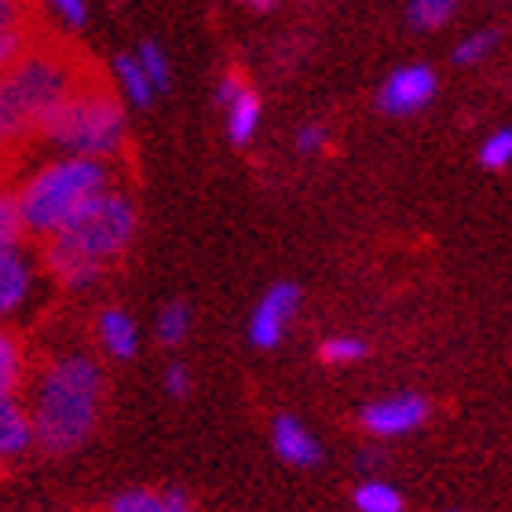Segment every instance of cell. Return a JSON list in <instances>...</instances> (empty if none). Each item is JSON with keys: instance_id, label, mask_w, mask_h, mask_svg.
<instances>
[{"instance_id": "1", "label": "cell", "mask_w": 512, "mask_h": 512, "mask_svg": "<svg viewBox=\"0 0 512 512\" xmlns=\"http://www.w3.org/2000/svg\"><path fill=\"white\" fill-rule=\"evenodd\" d=\"M103 399H107V377L96 355L63 352L52 363H44L26 406L37 450L63 458L85 447L96 436Z\"/></svg>"}, {"instance_id": "2", "label": "cell", "mask_w": 512, "mask_h": 512, "mask_svg": "<svg viewBox=\"0 0 512 512\" xmlns=\"http://www.w3.org/2000/svg\"><path fill=\"white\" fill-rule=\"evenodd\" d=\"M136 238V205L121 191H103L44 246L48 275L66 289H88L118 264Z\"/></svg>"}, {"instance_id": "3", "label": "cell", "mask_w": 512, "mask_h": 512, "mask_svg": "<svg viewBox=\"0 0 512 512\" xmlns=\"http://www.w3.org/2000/svg\"><path fill=\"white\" fill-rule=\"evenodd\" d=\"M88 81H92V70L74 48L55 41H33L19 63L8 74H0V107L8 118L11 139L37 132Z\"/></svg>"}, {"instance_id": "4", "label": "cell", "mask_w": 512, "mask_h": 512, "mask_svg": "<svg viewBox=\"0 0 512 512\" xmlns=\"http://www.w3.org/2000/svg\"><path fill=\"white\" fill-rule=\"evenodd\" d=\"M110 191L107 161L92 158H55L33 172L15 194L22 220V235L55 238L70 220H74L88 202Z\"/></svg>"}, {"instance_id": "5", "label": "cell", "mask_w": 512, "mask_h": 512, "mask_svg": "<svg viewBox=\"0 0 512 512\" xmlns=\"http://www.w3.org/2000/svg\"><path fill=\"white\" fill-rule=\"evenodd\" d=\"M37 132L63 150V158L107 161L125 147L128 128L118 96L99 85V77H92Z\"/></svg>"}, {"instance_id": "6", "label": "cell", "mask_w": 512, "mask_h": 512, "mask_svg": "<svg viewBox=\"0 0 512 512\" xmlns=\"http://www.w3.org/2000/svg\"><path fill=\"white\" fill-rule=\"evenodd\" d=\"M37 289V260L22 242H8L0 246V322L8 326L19 311L33 300Z\"/></svg>"}, {"instance_id": "7", "label": "cell", "mask_w": 512, "mask_h": 512, "mask_svg": "<svg viewBox=\"0 0 512 512\" xmlns=\"http://www.w3.org/2000/svg\"><path fill=\"white\" fill-rule=\"evenodd\" d=\"M297 308H300V289L293 286V282H278V286H271L264 297H260V304L253 308V319H249V341H253L256 348H264V352L278 348L289 330V322H293V315H297Z\"/></svg>"}, {"instance_id": "8", "label": "cell", "mask_w": 512, "mask_h": 512, "mask_svg": "<svg viewBox=\"0 0 512 512\" xmlns=\"http://www.w3.org/2000/svg\"><path fill=\"white\" fill-rule=\"evenodd\" d=\"M363 428L377 439H395L406 436V432H417V428L428 421V399L414 392H399L388 395V399H377L363 410Z\"/></svg>"}, {"instance_id": "9", "label": "cell", "mask_w": 512, "mask_h": 512, "mask_svg": "<svg viewBox=\"0 0 512 512\" xmlns=\"http://www.w3.org/2000/svg\"><path fill=\"white\" fill-rule=\"evenodd\" d=\"M33 41V0H0V74H8Z\"/></svg>"}, {"instance_id": "10", "label": "cell", "mask_w": 512, "mask_h": 512, "mask_svg": "<svg viewBox=\"0 0 512 512\" xmlns=\"http://www.w3.org/2000/svg\"><path fill=\"white\" fill-rule=\"evenodd\" d=\"M436 96V77L428 66H403L381 88V107L392 114H414Z\"/></svg>"}, {"instance_id": "11", "label": "cell", "mask_w": 512, "mask_h": 512, "mask_svg": "<svg viewBox=\"0 0 512 512\" xmlns=\"http://www.w3.org/2000/svg\"><path fill=\"white\" fill-rule=\"evenodd\" d=\"M271 447L293 469H311V465L322 461L319 439L311 436L308 428H304V421H297L293 414H278L271 421Z\"/></svg>"}, {"instance_id": "12", "label": "cell", "mask_w": 512, "mask_h": 512, "mask_svg": "<svg viewBox=\"0 0 512 512\" xmlns=\"http://www.w3.org/2000/svg\"><path fill=\"white\" fill-rule=\"evenodd\" d=\"M96 337H99V344H103V352H107L110 359H118V363L136 359V352H139V326H136V319H132L125 308L99 311Z\"/></svg>"}, {"instance_id": "13", "label": "cell", "mask_w": 512, "mask_h": 512, "mask_svg": "<svg viewBox=\"0 0 512 512\" xmlns=\"http://www.w3.org/2000/svg\"><path fill=\"white\" fill-rule=\"evenodd\" d=\"M30 381V355H26V344L11 326L0 322V395H11L19 399V392Z\"/></svg>"}, {"instance_id": "14", "label": "cell", "mask_w": 512, "mask_h": 512, "mask_svg": "<svg viewBox=\"0 0 512 512\" xmlns=\"http://www.w3.org/2000/svg\"><path fill=\"white\" fill-rule=\"evenodd\" d=\"M30 447H33V432H30L26 403L11 399V395H0V461L22 458Z\"/></svg>"}, {"instance_id": "15", "label": "cell", "mask_w": 512, "mask_h": 512, "mask_svg": "<svg viewBox=\"0 0 512 512\" xmlns=\"http://www.w3.org/2000/svg\"><path fill=\"white\" fill-rule=\"evenodd\" d=\"M107 512H191V502L180 491H150V487H132L121 491Z\"/></svg>"}, {"instance_id": "16", "label": "cell", "mask_w": 512, "mask_h": 512, "mask_svg": "<svg viewBox=\"0 0 512 512\" xmlns=\"http://www.w3.org/2000/svg\"><path fill=\"white\" fill-rule=\"evenodd\" d=\"M224 110H227V132H231V139H235L238 147L249 143L256 136V128H260V99H256V92L242 88Z\"/></svg>"}, {"instance_id": "17", "label": "cell", "mask_w": 512, "mask_h": 512, "mask_svg": "<svg viewBox=\"0 0 512 512\" xmlns=\"http://www.w3.org/2000/svg\"><path fill=\"white\" fill-rule=\"evenodd\" d=\"M114 77H118L121 96H125L132 107H147L150 99H154V88L147 85V77L139 70L136 55H118V59H114Z\"/></svg>"}, {"instance_id": "18", "label": "cell", "mask_w": 512, "mask_h": 512, "mask_svg": "<svg viewBox=\"0 0 512 512\" xmlns=\"http://www.w3.org/2000/svg\"><path fill=\"white\" fill-rule=\"evenodd\" d=\"M355 509L359 512H403V494L384 480H363L355 487Z\"/></svg>"}, {"instance_id": "19", "label": "cell", "mask_w": 512, "mask_h": 512, "mask_svg": "<svg viewBox=\"0 0 512 512\" xmlns=\"http://www.w3.org/2000/svg\"><path fill=\"white\" fill-rule=\"evenodd\" d=\"M158 341L165 348H176V344L187 341V333H191V308L183 304V300H172L165 308L158 311Z\"/></svg>"}, {"instance_id": "20", "label": "cell", "mask_w": 512, "mask_h": 512, "mask_svg": "<svg viewBox=\"0 0 512 512\" xmlns=\"http://www.w3.org/2000/svg\"><path fill=\"white\" fill-rule=\"evenodd\" d=\"M136 63H139V70H143V77H147V85L154 88V92H165V88H169L172 70H169V59H165V52H161V44H154V41L139 44Z\"/></svg>"}, {"instance_id": "21", "label": "cell", "mask_w": 512, "mask_h": 512, "mask_svg": "<svg viewBox=\"0 0 512 512\" xmlns=\"http://www.w3.org/2000/svg\"><path fill=\"white\" fill-rule=\"evenodd\" d=\"M319 355H322V363H330V366L359 363V359L366 355V341H359V337H348V333H341V337H330V341H322Z\"/></svg>"}, {"instance_id": "22", "label": "cell", "mask_w": 512, "mask_h": 512, "mask_svg": "<svg viewBox=\"0 0 512 512\" xmlns=\"http://www.w3.org/2000/svg\"><path fill=\"white\" fill-rule=\"evenodd\" d=\"M454 15V0H410V22L421 30H436Z\"/></svg>"}, {"instance_id": "23", "label": "cell", "mask_w": 512, "mask_h": 512, "mask_svg": "<svg viewBox=\"0 0 512 512\" xmlns=\"http://www.w3.org/2000/svg\"><path fill=\"white\" fill-rule=\"evenodd\" d=\"M8 242H22V220L15 194L0 187V246H8Z\"/></svg>"}, {"instance_id": "24", "label": "cell", "mask_w": 512, "mask_h": 512, "mask_svg": "<svg viewBox=\"0 0 512 512\" xmlns=\"http://www.w3.org/2000/svg\"><path fill=\"white\" fill-rule=\"evenodd\" d=\"M480 161L487 169H505L512 161V128H502V132H494L480 150Z\"/></svg>"}, {"instance_id": "25", "label": "cell", "mask_w": 512, "mask_h": 512, "mask_svg": "<svg viewBox=\"0 0 512 512\" xmlns=\"http://www.w3.org/2000/svg\"><path fill=\"white\" fill-rule=\"evenodd\" d=\"M494 44H498V37L494 33H472V37H465V41L458 44V63H476V59H483V55L491 52Z\"/></svg>"}, {"instance_id": "26", "label": "cell", "mask_w": 512, "mask_h": 512, "mask_svg": "<svg viewBox=\"0 0 512 512\" xmlns=\"http://www.w3.org/2000/svg\"><path fill=\"white\" fill-rule=\"evenodd\" d=\"M48 8L59 15V22H66V26H85L88 19V4L85 0H44Z\"/></svg>"}, {"instance_id": "27", "label": "cell", "mask_w": 512, "mask_h": 512, "mask_svg": "<svg viewBox=\"0 0 512 512\" xmlns=\"http://www.w3.org/2000/svg\"><path fill=\"white\" fill-rule=\"evenodd\" d=\"M165 392L172 399H187L191 395V370L183 363H169V370H165Z\"/></svg>"}, {"instance_id": "28", "label": "cell", "mask_w": 512, "mask_h": 512, "mask_svg": "<svg viewBox=\"0 0 512 512\" xmlns=\"http://www.w3.org/2000/svg\"><path fill=\"white\" fill-rule=\"evenodd\" d=\"M322 143H326V128H322V125H304L297 132V150H300V154H315V150H322Z\"/></svg>"}, {"instance_id": "29", "label": "cell", "mask_w": 512, "mask_h": 512, "mask_svg": "<svg viewBox=\"0 0 512 512\" xmlns=\"http://www.w3.org/2000/svg\"><path fill=\"white\" fill-rule=\"evenodd\" d=\"M8 143H11V128H8V118H4V107H0V158H4Z\"/></svg>"}, {"instance_id": "30", "label": "cell", "mask_w": 512, "mask_h": 512, "mask_svg": "<svg viewBox=\"0 0 512 512\" xmlns=\"http://www.w3.org/2000/svg\"><path fill=\"white\" fill-rule=\"evenodd\" d=\"M242 4H249V8H271L275 0H242Z\"/></svg>"}, {"instance_id": "31", "label": "cell", "mask_w": 512, "mask_h": 512, "mask_svg": "<svg viewBox=\"0 0 512 512\" xmlns=\"http://www.w3.org/2000/svg\"><path fill=\"white\" fill-rule=\"evenodd\" d=\"M0 465H4V461H0Z\"/></svg>"}, {"instance_id": "32", "label": "cell", "mask_w": 512, "mask_h": 512, "mask_svg": "<svg viewBox=\"0 0 512 512\" xmlns=\"http://www.w3.org/2000/svg\"><path fill=\"white\" fill-rule=\"evenodd\" d=\"M454 512H458V509H454Z\"/></svg>"}]
</instances>
